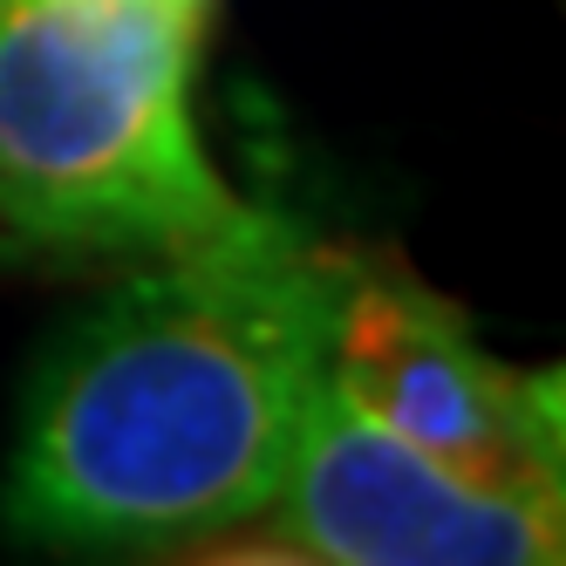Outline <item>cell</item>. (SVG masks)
<instances>
[{"instance_id":"1","label":"cell","mask_w":566,"mask_h":566,"mask_svg":"<svg viewBox=\"0 0 566 566\" xmlns=\"http://www.w3.org/2000/svg\"><path fill=\"white\" fill-rule=\"evenodd\" d=\"M335 253L253 206L137 260L34 355L0 533L69 559H171L239 539L287 478L328 376Z\"/></svg>"},{"instance_id":"2","label":"cell","mask_w":566,"mask_h":566,"mask_svg":"<svg viewBox=\"0 0 566 566\" xmlns=\"http://www.w3.org/2000/svg\"><path fill=\"white\" fill-rule=\"evenodd\" d=\"M198 0H0V247L157 260L253 212L198 130Z\"/></svg>"},{"instance_id":"3","label":"cell","mask_w":566,"mask_h":566,"mask_svg":"<svg viewBox=\"0 0 566 566\" xmlns=\"http://www.w3.org/2000/svg\"><path fill=\"white\" fill-rule=\"evenodd\" d=\"M247 533L273 559L314 566H553L566 553V492L464 478L321 376L287 478Z\"/></svg>"},{"instance_id":"4","label":"cell","mask_w":566,"mask_h":566,"mask_svg":"<svg viewBox=\"0 0 566 566\" xmlns=\"http://www.w3.org/2000/svg\"><path fill=\"white\" fill-rule=\"evenodd\" d=\"M328 376L382 430L484 484L566 492L559 376L512 369L471 321L396 260L335 253Z\"/></svg>"},{"instance_id":"5","label":"cell","mask_w":566,"mask_h":566,"mask_svg":"<svg viewBox=\"0 0 566 566\" xmlns=\"http://www.w3.org/2000/svg\"><path fill=\"white\" fill-rule=\"evenodd\" d=\"M198 8H212V0H198Z\"/></svg>"}]
</instances>
